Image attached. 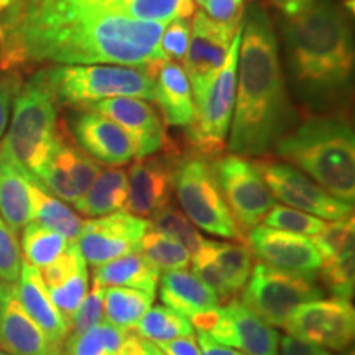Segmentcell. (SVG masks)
<instances>
[{
    "label": "cell",
    "instance_id": "cell-1",
    "mask_svg": "<svg viewBox=\"0 0 355 355\" xmlns=\"http://www.w3.org/2000/svg\"><path fill=\"white\" fill-rule=\"evenodd\" d=\"M166 24L135 20L105 8L35 6L0 17L3 66L55 64L162 66L159 38Z\"/></svg>",
    "mask_w": 355,
    "mask_h": 355
},
{
    "label": "cell",
    "instance_id": "cell-2",
    "mask_svg": "<svg viewBox=\"0 0 355 355\" xmlns=\"http://www.w3.org/2000/svg\"><path fill=\"white\" fill-rule=\"evenodd\" d=\"M291 121L277 33L266 12L254 3L242 19L229 152L261 157L290 132Z\"/></svg>",
    "mask_w": 355,
    "mask_h": 355
},
{
    "label": "cell",
    "instance_id": "cell-3",
    "mask_svg": "<svg viewBox=\"0 0 355 355\" xmlns=\"http://www.w3.org/2000/svg\"><path fill=\"white\" fill-rule=\"evenodd\" d=\"M286 60L291 78L308 99H327L352 79L354 38L347 12L336 0H318L286 19Z\"/></svg>",
    "mask_w": 355,
    "mask_h": 355
},
{
    "label": "cell",
    "instance_id": "cell-4",
    "mask_svg": "<svg viewBox=\"0 0 355 355\" xmlns=\"http://www.w3.org/2000/svg\"><path fill=\"white\" fill-rule=\"evenodd\" d=\"M275 153L288 165L340 201H355V135L339 119H309L275 144Z\"/></svg>",
    "mask_w": 355,
    "mask_h": 355
},
{
    "label": "cell",
    "instance_id": "cell-5",
    "mask_svg": "<svg viewBox=\"0 0 355 355\" xmlns=\"http://www.w3.org/2000/svg\"><path fill=\"white\" fill-rule=\"evenodd\" d=\"M159 66L63 64L40 71L33 79L53 99L68 105H87L112 97L153 101Z\"/></svg>",
    "mask_w": 355,
    "mask_h": 355
},
{
    "label": "cell",
    "instance_id": "cell-6",
    "mask_svg": "<svg viewBox=\"0 0 355 355\" xmlns=\"http://www.w3.org/2000/svg\"><path fill=\"white\" fill-rule=\"evenodd\" d=\"M58 139L56 101L32 79L13 99L12 121L0 155L35 180L50 159Z\"/></svg>",
    "mask_w": 355,
    "mask_h": 355
},
{
    "label": "cell",
    "instance_id": "cell-7",
    "mask_svg": "<svg viewBox=\"0 0 355 355\" xmlns=\"http://www.w3.org/2000/svg\"><path fill=\"white\" fill-rule=\"evenodd\" d=\"M175 194L181 212L198 229L229 241H243V232L222 196L214 165L204 155L188 157L175 168Z\"/></svg>",
    "mask_w": 355,
    "mask_h": 355
},
{
    "label": "cell",
    "instance_id": "cell-8",
    "mask_svg": "<svg viewBox=\"0 0 355 355\" xmlns=\"http://www.w3.org/2000/svg\"><path fill=\"white\" fill-rule=\"evenodd\" d=\"M322 296L316 273H293L257 263L239 301L272 327H283L298 306Z\"/></svg>",
    "mask_w": 355,
    "mask_h": 355
},
{
    "label": "cell",
    "instance_id": "cell-9",
    "mask_svg": "<svg viewBox=\"0 0 355 355\" xmlns=\"http://www.w3.org/2000/svg\"><path fill=\"white\" fill-rule=\"evenodd\" d=\"M242 25L230 43L227 60L207 91L194 101V115L186 125L189 144L201 155H214L224 146L232 122Z\"/></svg>",
    "mask_w": 355,
    "mask_h": 355
},
{
    "label": "cell",
    "instance_id": "cell-10",
    "mask_svg": "<svg viewBox=\"0 0 355 355\" xmlns=\"http://www.w3.org/2000/svg\"><path fill=\"white\" fill-rule=\"evenodd\" d=\"M212 165L222 196L227 202L235 222L242 232H248L263 220V217L277 204V199L273 198L272 191L250 159L230 153L216 159Z\"/></svg>",
    "mask_w": 355,
    "mask_h": 355
},
{
    "label": "cell",
    "instance_id": "cell-11",
    "mask_svg": "<svg viewBox=\"0 0 355 355\" xmlns=\"http://www.w3.org/2000/svg\"><path fill=\"white\" fill-rule=\"evenodd\" d=\"M255 166L273 198L285 206L308 212L322 220H340L354 216V204L334 198L298 168L270 159L255 162Z\"/></svg>",
    "mask_w": 355,
    "mask_h": 355
},
{
    "label": "cell",
    "instance_id": "cell-12",
    "mask_svg": "<svg viewBox=\"0 0 355 355\" xmlns=\"http://www.w3.org/2000/svg\"><path fill=\"white\" fill-rule=\"evenodd\" d=\"M283 327L288 336L340 352L354 340L355 309L349 300L319 298L298 306Z\"/></svg>",
    "mask_w": 355,
    "mask_h": 355
},
{
    "label": "cell",
    "instance_id": "cell-13",
    "mask_svg": "<svg viewBox=\"0 0 355 355\" xmlns=\"http://www.w3.org/2000/svg\"><path fill=\"white\" fill-rule=\"evenodd\" d=\"M146 229V219L119 211L83 220L81 230L74 241L86 263L101 266L123 255L139 252Z\"/></svg>",
    "mask_w": 355,
    "mask_h": 355
},
{
    "label": "cell",
    "instance_id": "cell-14",
    "mask_svg": "<svg viewBox=\"0 0 355 355\" xmlns=\"http://www.w3.org/2000/svg\"><path fill=\"white\" fill-rule=\"evenodd\" d=\"M239 28L214 21L202 10L194 12L189 46L183 60V69L188 76L194 101L207 91L212 79L224 66L230 50V43Z\"/></svg>",
    "mask_w": 355,
    "mask_h": 355
},
{
    "label": "cell",
    "instance_id": "cell-15",
    "mask_svg": "<svg viewBox=\"0 0 355 355\" xmlns=\"http://www.w3.org/2000/svg\"><path fill=\"white\" fill-rule=\"evenodd\" d=\"M207 332L216 343L243 355H278L279 336L275 327L261 321L239 300L220 306Z\"/></svg>",
    "mask_w": 355,
    "mask_h": 355
},
{
    "label": "cell",
    "instance_id": "cell-16",
    "mask_svg": "<svg viewBox=\"0 0 355 355\" xmlns=\"http://www.w3.org/2000/svg\"><path fill=\"white\" fill-rule=\"evenodd\" d=\"M101 170L99 162L79 146L66 144L60 137L50 159L35 181L61 201L74 204L89 189Z\"/></svg>",
    "mask_w": 355,
    "mask_h": 355
},
{
    "label": "cell",
    "instance_id": "cell-17",
    "mask_svg": "<svg viewBox=\"0 0 355 355\" xmlns=\"http://www.w3.org/2000/svg\"><path fill=\"white\" fill-rule=\"evenodd\" d=\"M248 248L260 263L293 273H316L321 255L309 237L255 225L247 234Z\"/></svg>",
    "mask_w": 355,
    "mask_h": 355
},
{
    "label": "cell",
    "instance_id": "cell-18",
    "mask_svg": "<svg viewBox=\"0 0 355 355\" xmlns=\"http://www.w3.org/2000/svg\"><path fill=\"white\" fill-rule=\"evenodd\" d=\"M87 110L102 114L121 125L133 140L137 158L150 157L165 144L162 119L148 102L137 97H112L87 105Z\"/></svg>",
    "mask_w": 355,
    "mask_h": 355
},
{
    "label": "cell",
    "instance_id": "cell-19",
    "mask_svg": "<svg viewBox=\"0 0 355 355\" xmlns=\"http://www.w3.org/2000/svg\"><path fill=\"white\" fill-rule=\"evenodd\" d=\"M125 212L146 219L168 206L175 193V168L163 157H144L127 171Z\"/></svg>",
    "mask_w": 355,
    "mask_h": 355
},
{
    "label": "cell",
    "instance_id": "cell-20",
    "mask_svg": "<svg viewBox=\"0 0 355 355\" xmlns=\"http://www.w3.org/2000/svg\"><path fill=\"white\" fill-rule=\"evenodd\" d=\"M159 300L168 308L183 314L194 329L207 331L216 321L220 300L193 272L175 270L159 277Z\"/></svg>",
    "mask_w": 355,
    "mask_h": 355
},
{
    "label": "cell",
    "instance_id": "cell-21",
    "mask_svg": "<svg viewBox=\"0 0 355 355\" xmlns=\"http://www.w3.org/2000/svg\"><path fill=\"white\" fill-rule=\"evenodd\" d=\"M73 133L79 148L107 166H122L137 158L130 135L102 114L92 110L79 114L73 122Z\"/></svg>",
    "mask_w": 355,
    "mask_h": 355
},
{
    "label": "cell",
    "instance_id": "cell-22",
    "mask_svg": "<svg viewBox=\"0 0 355 355\" xmlns=\"http://www.w3.org/2000/svg\"><path fill=\"white\" fill-rule=\"evenodd\" d=\"M0 347L12 355H63L26 314L12 283L6 285L0 318Z\"/></svg>",
    "mask_w": 355,
    "mask_h": 355
},
{
    "label": "cell",
    "instance_id": "cell-23",
    "mask_svg": "<svg viewBox=\"0 0 355 355\" xmlns=\"http://www.w3.org/2000/svg\"><path fill=\"white\" fill-rule=\"evenodd\" d=\"M15 288L20 304L24 306L26 314L37 322V326L53 344L61 347V344H64L69 336V322L53 304L50 293L37 266L26 263L25 260L21 261L20 277L15 283Z\"/></svg>",
    "mask_w": 355,
    "mask_h": 355
},
{
    "label": "cell",
    "instance_id": "cell-24",
    "mask_svg": "<svg viewBox=\"0 0 355 355\" xmlns=\"http://www.w3.org/2000/svg\"><path fill=\"white\" fill-rule=\"evenodd\" d=\"M153 101L168 125L186 127L194 115V99L183 66L166 61L155 78Z\"/></svg>",
    "mask_w": 355,
    "mask_h": 355
},
{
    "label": "cell",
    "instance_id": "cell-25",
    "mask_svg": "<svg viewBox=\"0 0 355 355\" xmlns=\"http://www.w3.org/2000/svg\"><path fill=\"white\" fill-rule=\"evenodd\" d=\"M128 180L121 166L102 168L89 189L74 202V209L86 217H101L125 211Z\"/></svg>",
    "mask_w": 355,
    "mask_h": 355
},
{
    "label": "cell",
    "instance_id": "cell-26",
    "mask_svg": "<svg viewBox=\"0 0 355 355\" xmlns=\"http://www.w3.org/2000/svg\"><path fill=\"white\" fill-rule=\"evenodd\" d=\"M0 217L13 232L32 222L28 175L0 155Z\"/></svg>",
    "mask_w": 355,
    "mask_h": 355
},
{
    "label": "cell",
    "instance_id": "cell-27",
    "mask_svg": "<svg viewBox=\"0 0 355 355\" xmlns=\"http://www.w3.org/2000/svg\"><path fill=\"white\" fill-rule=\"evenodd\" d=\"M92 275L104 286H123L155 296L162 273L140 252L123 255L109 263L94 266Z\"/></svg>",
    "mask_w": 355,
    "mask_h": 355
},
{
    "label": "cell",
    "instance_id": "cell-28",
    "mask_svg": "<svg viewBox=\"0 0 355 355\" xmlns=\"http://www.w3.org/2000/svg\"><path fill=\"white\" fill-rule=\"evenodd\" d=\"M28 186L30 201H32V220L64 235L68 241H74L81 230V217L64 201L48 193L32 176H28Z\"/></svg>",
    "mask_w": 355,
    "mask_h": 355
},
{
    "label": "cell",
    "instance_id": "cell-29",
    "mask_svg": "<svg viewBox=\"0 0 355 355\" xmlns=\"http://www.w3.org/2000/svg\"><path fill=\"white\" fill-rule=\"evenodd\" d=\"M155 296L123 286H105L104 321L125 331H135L146 311L153 306Z\"/></svg>",
    "mask_w": 355,
    "mask_h": 355
},
{
    "label": "cell",
    "instance_id": "cell-30",
    "mask_svg": "<svg viewBox=\"0 0 355 355\" xmlns=\"http://www.w3.org/2000/svg\"><path fill=\"white\" fill-rule=\"evenodd\" d=\"M135 332L141 339L159 344L180 339V337H191L196 334V329L183 314L163 304L152 306L146 311L139 326L135 327Z\"/></svg>",
    "mask_w": 355,
    "mask_h": 355
},
{
    "label": "cell",
    "instance_id": "cell-31",
    "mask_svg": "<svg viewBox=\"0 0 355 355\" xmlns=\"http://www.w3.org/2000/svg\"><path fill=\"white\" fill-rule=\"evenodd\" d=\"M109 10L135 20L168 24L175 19H189L196 8L193 0H115Z\"/></svg>",
    "mask_w": 355,
    "mask_h": 355
},
{
    "label": "cell",
    "instance_id": "cell-32",
    "mask_svg": "<svg viewBox=\"0 0 355 355\" xmlns=\"http://www.w3.org/2000/svg\"><path fill=\"white\" fill-rule=\"evenodd\" d=\"M64 235L55 230L44 227L38 222H28L21 229V254L26 263L37 266L38 270L44 268L55 261L69 245Z\"/></svg>",
    "mask_w": 355,
    "mask_h": 355
},
{
    "label": "cell",
    "instance_id": "cell-33",
    "mask_svg": "<svg viewBox=\"0 0 355 355\" xmlns=\"http://www.w3.org/2000/svg\"><path fill=\"white\" fill-rule=\"evenodd\" d=\"M130 332L101 321L83 334L68 337L66 355H117Z\"/></svg>",
    "mask_w": 355,
    "mask_h": 355
},
{
    "label": "cell",
    "instance_id": "cell-34",
    "mask_svg": "<svg viewBox=\"0 0 355 355\" xmlns=\"http://www.w3.org/2000/svg\"><path fill=\"white\" fill-rule=\"evenodd\" d=\"M212 255L232 295L243 290L254 268V255L242 242L211 241Z\"/></svg>",
    "mask_w": 355,
    "mask_h": 355
},
{
    "label": "cell",
    "instance_id": "cell-35",
    "mask_svg": "<svg viewBox=\"0 0 355 355\" xmlns=\"http://www.w3.org/2000/svg\"><path fill=\"white\" fill-rule=\"evenodd\" d=\"M139 252L159 273L188 270L191 263V254L181 243L152 229H146Z\"/></svg>",
    "mask_w": 355,
    "mask_h": 355
},
{
    "label": "cell",
    "instance_id": "cell-36",
    "mask_svg": "<svg viewBox=\"0 0 355 355\" xmlns=\"http://www.w3.org/2000/svg\"><path fill=\"white\" fill-rule=\"evenodd\" d=\"M148 229L155 230V232L165 234L168 237L181 243L191 255L198 250L201 245L204 237L199 232L196 225L191 222L180 209L175 206L168 204V206L162 207V209L155 212L148 220Z\"/></svg>",
    "mask_w": 355,
    "mask_h": 355
},
{
    "label": "cell",
    "instance_id": "cell-37",
    "mask_svg": "<svg viewBox=\"0 0 355 355\" xmlns=\"http://www.w3.org/2000/svg\"><path fill=\"white\" fill-rule=\"evenodd\" d=\"M318 272L319 283L324 290L329 291L334 298L350 301L355 290L354 254L322 260Z\"/></svg>",
    "mask_w": 355,
    "mask_h": 355
},
{
    "label": "cell",
    "instance_id": "cell-38",
    "mask_svg": "<svg viewBox=\"0 0 355 355\" xmlns=\"http://www.w3.org/2000/svg\"><path fill=\"white\" fill-rule=\"evenodd\" d=\"M311 241L316 245L319 255H321V260L354 254V216L347 217V219L326 222L321 232L314 235Z\"/></svg>",
    "mask_w": 355,
    "mask_h": 355
},
{
    "label": "cell",
    "instance_id": "cell-39",
    "mask_svg": "<svg viewBox=\"0 0 355 355\" xmlns=\"http://www.w3.org/2000/svg\"><path fill=\"white\" fill-rule=\"evenodd\" d=\"M263 225L272 229L283 230V232L304 235V237H314L321 232L326 220L311 216L308 212L293 209L285 204H275L268 214L263 217Z\"/></svg>",
    "mask_w": 355,
    "mask_h": 355
},
{
    "label": "cell",
    "instance_id": "cell-40",
    "mask_svg": "<svg viewBox=\"0 0 355 355\" xmlns=\"http://www.w3.org/2000/svg\"><path fill=\"white\" fill-rule=\"evenodd\" d=\"M189 265H193V273L201 279L204 285L209 286L220 301H225V303H227V301L234 300L232 291L229 290L227 283H225L219 266L216 263L214 255H212L209 239H204L198 250L191 255Z\"/></svg>",
    "mask_w": 355,
    "mask_h": 355
},
{
    "label": "cell",
    "instance_id": "cell-41",
    "mask_svg": "<svg viewBox=\"0 0 355 355\" xmlns=\"http://www.w3.org/2000/svg\"><path fill=\"white\" fill-rule=\"evenodd\" d=\"M104 293L105 286L92 275L91 286H89L86 296L69 321L68 337L83 334L84 331L91 329L92 326L104 321Z\"/></svg>",
    "mask_w": 355,
    "mask_h": 355
},
{
    "label": "cell",
    "instance_id": "cell-42",
    "mask_svg": "<svg viewBox=\"0 0 355 355\" xmlns=\"http://www.w3.org/2000/svg\"><path fill=\"white\" fill-rule=\"evenodd\" d=\"M89 290V272L87 266H83L81 270H78L76 273L71 275L68 279H64L63 283L55 288H50V298L53 304L60 309V313L68 319V322L73 318V314L76 313V309L81 304V301L86 296Z\"/></svg>",
    "mask_w": 355,
    "mask_h": 355
},
{
    "label": "cell",
    "instance_id": "cell-43",
    "mask_svg": "<svg viewBox=\"0 0 355 355\" xmlns=\"http://www.w3.org/2000/svg\"><path fill=\"white\" fill-rule=\"evenodd\" d=\"M21 250L17 234L0 217V282H19L21 270Z\"/></svg>",
    "mask_w": 355,
    "mask_h": 355
},
{
    "label": "cell",
    "instance_id": "cell-44",
    "mask_svg": "<svg viewBox=\"0 0 355 355\" xmlns=\"http://www.w3.org/2000/svg\"><path fill=\"white\" fill-rule=\"evenodd\" d=\"M191 24L188 19H175L168 21L159 38V50L165 61H183L189 46Z\"/></svg>",
    "mask_w": 355,
    "mask_h": 355
},
{
    "label": "cell",
    "instance_id": "cell-45",
    "mask_svg": "<svg viewBox=\"0 0 355 355\" xmlns=\"http://www.w3.org/2000/svg\"><path fill=\"white\" fill-rule=\"evenodd\" d=\"M243 2L245 0H206L202 12L214 21L239 28L243 19Z\"/></svg>",
    "mask_w": 355,
    "mask_h": 355
},
{
    "label": "cell",
    "instance_id": "cell-46",
    "mask_svg": "<svg viewBox=\"0 0 355 355\" xmlns=\"http://www.w3.org/2000/svg\"><path fill=\"white\" fill-rule=\"evenodd\" d=\"M278 355H332V352L286 334L279 337Z\"/></svg>",
    "mask_w": 355,
    "mask_h": 355
},
{
    "label": "cell",
    "instance_id": "cell-47",
    "mask_svg": "<svg viewBox=\"0 0 355 355\" xmlns=\"http://www.w3.org/2000/svg\"><path fill=\"white\" fill-rule=\"evenodd\" d=\"M157 345L165 355H201V349H199V344L194 336L180 337V339L159 343Z\"/></svg>",
    "mask_w": 355,
    "mask_h": 355
},
{
    "label": "cell",
    "instance_id": "cell-48",
    "mask_svg": "<svg viewBox=\"0 0 355 355\" xmlns=\"http://www.w3.org/2000/svg\"><path fill=\"white\" fill-rule=\"evenodd\" d=\"M12 97H13V87L7 79L0 78V140H2L3 133L7 130L8 117H10V107H12Z\"/></svg>",
    "mask_w": 355,
    "mask_h": 355
},
{
    "label": "cell",
    "instance_id": "cell-49",
    "mask_svg": "<svg viewBox=\"0 0 355 355\" xmlns=\"http://www.w3.org/2000/svg\"><path fill=\"white\" fill-rule=\"evenodd\" d=\"M196 340L199 344V349H201V355H243L239 352V350L216 343V340L204 331L196 329Z\"/></svg>",
    "mask_w": 355,
    "mask_h": 355
},
{
    "label": "cell",
    "instance_id": "cell-50",
    "mask_svg": "<svg viewBox=\"0 0 355 355\" xmlns=\"http://www.w3.org/2000/svg\"><path fill=\"white\" fill-rule=\"evenodd\" d=\"M275 8H278L286 19L298 15V13L308 10L309 7H313L318 0H268Z\"/></svg>",
    "mask_w": 355,
    "mask_h": 355
},
{
    "label": "cell",
    "instance_id": "cell-51",
    "mask_svg": "<svg viewBox=\"0 0 355 355\" xmlns=\"http://www.w3.org/2000/svg\"><path fill=\"white\" fill-rule=\"evenodd\" d=\"M117 355H145L144 339L137 332H130Z\"/></svg>",
    "mask_w": 355,
    "mask_h": 355
},
{
    "label": "cell",
    "instance_id": "cell-52",
    "mask_svg": "<svg viewBox=\"0 0 355 355\" xmlns=\"http://www.w3.org/2000/svg\"><path fill=\"white\" fill-rule=\"evenodd\" d=\"M144 349H145V355H165L158 349L157 344L150 343V340H145V339H144Z\"/></svg>",
    "mask_w": 355,
    "mask_h": 355
},
{
    "label": "cell",
    "instance_id": "cell-53",
    "mask_svg": "<svg viewBox=\"0 0 355 355\" xmlns=\"http://www.w3.org/2000/svg\"><path fill=\"white\" fill-rule=\"evenodd\" d=\"M13 0H0V17H3L7 13L8 8H10Z\"/></svg>",
    "mask_w": 355,
    "mask_h": 355
},
{
    "label": "cell",
    "instance_id": "cell-54",
    "mask_svg": "<svg viewBox=\"0 0 355 355\" xmlns=\"http://www.w3.org/2000/svg\"><path fill=\"white\" fill-rule=\"evenodd\" d=\"M7 283L0 282V318H2V304H3V293H6Z\"/></svg>",
    "mask_w": 355,
    "mask_h": 355
},
{
    "label": "cell",
    "instance_id": "cell-55",
    "mask_svg": "<svg viewBox=\"0 0 355 355\" xmlns=\"http://www.w3.org/2000/svg\"><path fill=\"white\" fill-rule=\"evenodd\" d=\"M0 355H12V354H8V352H6V350L0 349Z\"/></svg>",
    "mask_w": 355,
    "mask_h": 355
},
{
    "label": "cell",
    "instance_id": "cell-56",
    "mask_svg": "<svg viewBox=\"0 0 355 355\" xmlns=\"http://www.w3.org/2000/svg\"><path fill=\"white\" fill-rule=\"evenodd\" d=\"M196 2L199 3V6H204V2H206V0H196Z\"/></svg>",
    "mask_w": 355,
    "mask_h": 355
},
{
    "label": "cell",
    "instance_id": "cell-57",
    "mask_svg": "<svg viewBox=\"0 0 355 355\" xmlns=\"http://www.w3.org/2000/svg\"><path fill=\"white\" fill-rule=\"evenodd\" d=\"M349 355H354V352H350V354H349Z\"/></svg>",
    "mask_w": 355,
    "mask_h": 355
}]
</instances>
